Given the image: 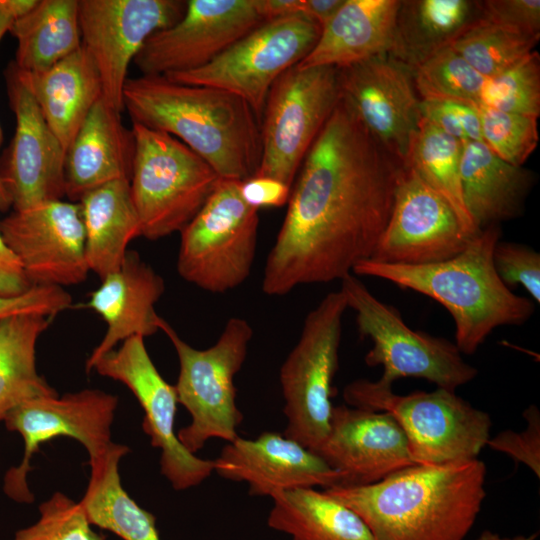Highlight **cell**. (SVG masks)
<instances>
[{
  "instance_id": "1",
  "label": "cell",
  "mask_w": 540,
  "mask_h": 540,
  "mask_svg": "<svg viewBox=\"0 0 540 540\" xmlns=\"http://www.w3.org/2000/svg\"><path fill=\"white\" fill-rule=\"evenodd\" d=\"M342 100L308 151L262 279L269 296L327 283L369 259L403 169Z\"/></svg>"
},
{
  "instance_id": "2",
  "label": "cell",
  "mask_w": 540,
  "mask_h": 540,
  "mask_svg": "<svg viewBox=\"0 0 540 540\" xmlns=\"http://www.w3.org/2000/svg\"><path fill=\"white\" fill-rule=\"evenodd\" d=\"M477 459L413 464L363 486L324 489L367 524L375 540H464L486 497Z\"/></svg>"
},
{
  "instance_id": "3",
  "label": "cell",
  "mask_w": 540,
  "mask_h": 540,
  "mask_svg": "<svg viewBox=\"0 0 540 540\" xmlns=\"http://www.w3.org/2000/svg\"><path fill=\"white\" fill-rule=\"evenodd\" d=\"M122 101L132 123L180 140L221 179L241 182L257 173L261 120L239 96L165 76L140 75L128 77Z\"/></svg>"
},
{
  "instance_id": "4",
  "label": "cell",
  "mask_w": 540,
  "mask_h": 540,
  "mask_svg": "<svg viewBox=\"0 0 540 540\" xmlns=\"http://www.w3.org/2000/svg\"><path fill=\"white\" fill-rule=\"evenodd\" d=\"M500 237V226L493 225L450 259L420 265L365 259L352 273L388 280L441 304L453 318L455 345L462 354L471 355L494 329L522 325L535 311V304L513 293L495 270L493 252Z\"/></svg>"
},
{
  "instance_id": "5",
  "label": "cell",
  "mask_w": 540,
  "mask_h": 540,
  "mask_svg": "<svg viewBox=\"0 0 540 540\" xmlns=\"http://www.w3.org/2000/svg\"><path fill=\"white\" fill-rule=\"evenodd\" d=\"M343 398L349 406L392 416L407 438L415 464L477 459L490 438L489 414L443 388L398 395L392 387L358 379L345 386Z\"/></svg>"
},
{
  "instance_id": "6",
  "label": "cell",
  "mask_w": 540,
  "mask_h": 540,
  "mask_svg": "<svg viewBox=\"0 0 540 540\" xmlns=\"http://www.w3.org/2000/svg\"><path fill=\"white\" fill-rule=\"evenodd\" d=\"M160 331L177 353L179 375L174 386L178 403L191 416L190 424L177 432L179 441L193 454L212 438L233 441L244 417L236 404L234 377L246 360L253 337L250 323L231 317L216 343L206 349L186 343L163 318Z\"/></svg>"
},
{
  "instance_id": "7",
  "label": "cell",
  "mask_w": 540,
  "mask_h": 540,
  "mask_svg": "<svg viewBox=\"0 0 540 540\" xmlns=\"http://www.w3.org/2000/svg\"><path fill=\"white\" fill-rule=\"evenodd\" d=\"M131 129L135 153L129 184L141 236L157 240L181 232L221 178L175 137L136 123Z\"/></svg>"
},
{
  "instance_id": "8",
  "label": "cell",
  "mask_w": 540,
  "mask_h": 540,
  "mask_svg": "<svg viewBox=\"0 0 540 540\" xmlns=\"http://www.w3.org/2000/svg\"><path fill=\"white\" fill-rule=\"evenodd\" d=\"M340 290L356 313L359 334L372 341L364 361L382 366L380 385L392 387L400 378L413 377L455 392L477 376L454 342L411 329L394 306L375 297L353 273L341 279Z\"/></svg>"
},
{
  "instance_id": "9",
  "label": "cell",
  "mask_w": 540,
  "mask_h": 540,
  "mask_svg": "<svg viewBox=\"0 0 540 540\" xmlns=\"http://www.w3.org/2000/svg\"><path fill=\"white\" fill-rule=\"evenodd\" d=\"M346 309L341 290L328 293L306 316L300 337L280 368L287 420L283 434L311 451L323 442L330 427L332 382Z\"/></svg>"
},
{
  "instance_id": "10",
  "label": "cell",
  "mask_w": 540,
  "mask_h": 540,
  "mask_svg": "<svg viewBox=\"0 0 540 540\" xmlns=\"http://www.w3.org/2000/svg\"><path fill=\"white\" fill-rule=\"evenodd\" d=\"M258 210L244 202L239 182L220 179L204 206L180 232L179 275L211 292L225 293L250 275L256 255Z\"/></svg>"
},
{
  "instance_id": "11",
  "label": "cell",
  "mask_w": 540,
  "mask_h": 540,
  "mask_svg": "<svg viewBox=\"0 0 540 540\" xmlns=\"http://www.w3.org/2000/svg\"><path fill=\"white\" fill-rule=\"evenodd\" d=\"M320 33V26L303 13L267 20L209 64L165 77L239 96L261 120L272 85L308 55Z\"/></svg>"
},
{
  "instance_id": "12",
  "label": "cell",
  "mask_w": 540,
  "mask_h": 540,
  "mask_svg": "<svg viewBox=\"0 0 540 540\" xmlns=\"http://www.w3.org/2000/svg\"><path fill=\"white\" fill-rule=\"evenodd\" d=\"M339 100L336 68L296 65L283 73L265 101L262 156L255 175L277 179L292 188L308 151Z\"/></svg>"
},
{
  "instance_id": "13",
  "label": "cell",
  "mask_w": 540,
  "mask_h": 540,
  "mask_svg": "<svg viewBox=\"0 0 540 540\" xmlns=\"http://www.w3.org/2000/svg\"><path fill=\"white\" fill-rule=\"evenodd\" d=\"M118 405L116 396L97 389H84L61 397L49 396L27 401L10 411L3 420L9 431L24 441V455L18 466L4 476V492L19 503H31L27 475L30 461L43 443L66 436L79 441L89 460L103 454L113 443L111 426Z\"/></svg>"
},
{
  "instance_id": "14",
  "label": "cell",
  "mask_w": 540,
  "mask_h": 540,
  "mask_svg": "<svg viewBox=\"0 0 540 540\" xmlns=\"http://www.w3.org/2000/svg\"><path fill=\"white\" fill-rule=\"evenodd\" d=\"M92 370L123 383L134 394L144 411L142 428L151 445L161 450V473L175 490L195 487L214 472L213 460L199 458L179 441L175 432V386L157 370L143 337L126 339L118 349L103 355Z\"/></svg>"
},
{
  "instance_id": "15",
  "label": "cell",
  "mask_w": 540,
  "mask_h": 540,
  "mask_svg": "<svg viewBox=\"0 0 540 540\" xmlns=\"http://www.w3.org/2000/svg\"><path fill=\"white\" fill-rule=\"evenodd\" d=\"M181 0H79L82 46L100 75L103 99L123 112L130 64L147 41L183 16Z\"/></svg>"
},
{
  "instance_id": "16",
  "label": "cell",
  "mask_w": 540,
  "mask_h": 540,
  "mask_svg": "<svg viewBox=\"0 0 540 540\" xmlns=\"http://www.w3.org/2000/svg\"><path fill=\"white\" fill-rule=\"evenodd\" d=\"M480 232L468 229L439 193L404 166L390 218L369 259L403 265L441 262L461 253Z\"/></svg>"
},
{
  "instance_id": "17",
  "label": "cell",
  "mask_w": 540,
  "mask_h": 540,
  "mask_svg": "<svg viewBox=\"0 0 540 540\" xmlns=\"http://www.w3.org/2000/svg\"><path fill=\"white\" fill-rule=\"evenodd\" d=\"M263 22L256 0H189L180 20L152 34L133 63L141 75L195 70Z\"/></svg>"
},
{
  "instance_id": "18",
  "label": "cell",
  "mask_w": 540,
  "mask_h": 540,
  "mask_svg": "<svg viewBox=\"0 0 540 540\" xmlns=\"http://www.w3.org/2000/svg\"><path fill=\"white\" fill-rule=\"evenodd\" d=\"M3 239L31 285L72 286L89 267L79 203L47 201L13 210L0 221Z\"/></svg>"
},
{
  "instance_id": "19",
  "label": "cell",
  "mask_w": 540,
  "mask_h": 540,
  "mask_svg": "<svg viewBox=\"0 0 540 540\" xmlns=\"http://www.w3.org/2000/svg\"><path fill=\"white\" fill-rule=\"evenodd\" d=\"M15 132L0 164V179L13 210L62 200L66 150L45 121L35 99L11 62L5 70Z\"/></svg>"
},
{
  "instance_id": "20",
  "label": "cell",
  "mask_w": 540,
  "mask_h": 540,
  "mask_svg": "<svg viewBox=\"0 0 540 540\" xmlns=\"http://www.w3.org/2000/svg\"><path fill=\"white\" fill-rule=\"evenodd\" d=\"M338 70L342 100L375 140L405 166L421 120L412 72L390 54Z\"/></svg>"
},
{
  "instance_id": "21",
  "label": "cell",
  "mask_w": 540,
  "mask_h": 540,
  "mask_svg": "<svg viewBox=\"0 0 540 540\" xmlns=\"http://www.w3.org/2000/svg\"><path fill=\"white\" fill-rule=\"evenodd\" d=\"M313 452L340 474L337 486L373 484L415 464L392 416L349 405L333 407L328 434Z\"/></svg>"
},
{
  "instance_id": "22",
  "label": "cell",
  "mask_w": 540,
  "mask_h": 540,
  "mask_svg": "<svg viewBox=\"0 0 540 540\" xmlns=\"http://www.w3.org/2000/svg\"><path fill=\"white\" fill-rule=\"evenodd\" d=\"M213 465L220 477L247 483L252 496L273 498L286 491L317 486L326 489L341 482L340 474L313 451L272 431L227 442Z\"/></svg>"
},
{
  "instance_id": "23",
  "label": "cell",
  "mask_w": 540,
  "mask_h": 540,
  "mask_svg": "<svg viewBox=\"0 0 540 540\" xmlns=\"http://www.w3.org/2000/svg\"><path fill=\"white\" fill-rule=\"evenodd\" d=\"M101 280L83 305L101 316L107 325L102 340L86 361L87 372L118 343L160 331L162 320L155 305L165 291V282L136 251L128 250L121 266Z\"/></svg>"
},
{
  "instance_id": "24",
  "label": "cell",
  "mask_w": 540,
  "mask_h": 540,
  "mask_svg": "<svg viewBox=\"0 0 540 540\" xmlns=\"http://www.w3.org/2000/svg\"><path fill=\"white\" fill-rule=\"evenodd\" d=\"M121 113L100 98L66 150L65 196L72 202L111 181H130L135 139Z\"/></svg>"
},
{
  "instance_id": "25",
  "label": "cell",
  "mask_w": 540,
  "mask_h": 540,
  "mask_svg": "<svg viewBox=\"0 0 540 540\" xmlns=\"http://www.w3.org/2000/svg\"><path fill=\"white\" fill-rule=\"evenodd\" d=\"M400 5L401 0H345L297 66L343 69L390 54Z\"/></svg>"
},
{
  "instance_id": "26",
  "label": "cell",
  "mask_w": 540,
  "mask_h": 540,
  "mask_svg": "<svg viewBox=\"0 0 540 540\" xmlns=\"http://www.w3.org/2000/svg\"><path fill=\"white\" fill-rule=\"evenodd\" d=\"M17 71L45 121L67 150L88 113L103 96L100 75L91 56L81 46L44 70Z\"/></svg>"
},
{
  "instance_id": "27",
  "label": "cell",
  "mask_w": 540,
  "mask_h": 540,
  "mask_svg": "<svg viewBox=\"0 0 540 540\" xmlns=\"http://www.w3.org/2000/svg\"><path fill=\"white\" fill-rule=\"evenodd\" d=\"M460 178L464 204L478 230L520 216L534 183L530 171L475 141L462 144Z\"/></svg>"
},
{
  "instance_id": "28",
  "label": "cell",
  "mask_w": 540,
  "mask_h": 540,
  "mask_svg": "<svg viewBox=\"0 0 540 540\" xmlns=\"http://www.w3.org/2000/svg\"><path fill=\"white\" fill-rule=\"evenodd\" d=\"M85 232L87 264L101 279L122 264L129 243L141 236L130 184L118 179L86 193L78 202Z\"/></svg>"
},
{
  "instance_id": "29",
  "label": "cell",
  "mask_w": 540,
  "mask_h": 540,
  "mask_svg": "<svg viewBox=\"0 0 540 540\" xmlns=\"http://www.w3.org/2000/svg\"><path fill=\"white\" fill-rule=\"evenodd\" d=\"M481 16V1H401L390 55L412 72L425 59L450 46Z\"/></svg>"
},
{
  "instance_id": "30",
  "label": "cell",
  "mask_w": 540,
  "mask_h": 540,
  "mask_svg": "<svg viewBox=\"0 0 540 540\" xmlns=\"http://www.w3.org/2000/svg\"><path fill=\"white\" fill-rule=\"evenodd\" d=\"M128 451L127 446L112 443L103 454L88 461L90 479L79 503L92 526L123 540H161L155 516L122 487L119 462Z\"/></svg>"
},
{
  "instance_id": "31",
  "label": "cell",
  "mask_w": 540,
  "mask_h": 540,
  "mask_svg": "<svg viewBox=\"0 0 540 540\" xmlns=\"http://www.w3.org/2000/svg\"><path fill=\"white\" fill-rule=\"evenodd\" d=\"M271 499L267 524L291 540H375L359 515L325 491L301 488Z\"/></svg>"
},
{
  "instance_id": "32",
  "label": "cell",
  "mask_w": 540,
  "mask_h": 540,
  "mask_svg": "<svg viewBox=\"0 0 540 540\" xmlns=\"http://www.w3.org/2000/svg\"><path fill=\"white\" fill-rule=\"evenodd\" d=\"M17 42L14 64L25 72L51 67L82 46L79 0H37L9 32Z\"/></svg>"
},
{
  "instance_id": "33",
  "label": "cell",
  "mask_w": 540,
  "mask_h": 540,
  "mask_svg": "<svg viewBox=\"0 0 540 540\" xmlns=\"http://www.w3.org/2000/svg\"><path fill=\"white\" fill-rule=\"evenodd\" d=\"M50 320L24 314L0 322V421L27 401L58 395L36 365L37 341Z\"/></svg>"
},
{
  "instance_id": "34",
  "label": "cell",
  "mask_w": 540,
  "mask_h": 540,
  "mask_svg": "<svg viewBox=\"0 0 540 540\" xmlns=\"http://www.w3.org/2000/svg\"><path fill=\"white\" fill-rule=\"evenodd\" d=\"M462 144V141L421 117L405 166L411 167L439 193L468 229L480 232L463 201L460 178Z\"/></svg>"
},
{
  "instance_id": "35",
  "label": "cell",
  "mask_w": 540,
  "mask_h": 540,
  "mask_svg": "<svg viewBox=\"0 0 540 540\" xmlns=\"http://www.w3.org/2000/svg\"><path fill=\"white\" fill-rule=\"evenodd\" d=\"M538 39L482 16L465 29L450 47L477 72L490 78L514 65L533 51Z\"/></svg>"
},
{
  "instance_id": "36",
  "label": "cell",
  "mask_w": 540,
  "mask_h": 540,
  "mask_svg": "<svg viewBox=\"0 0 540 540\" xmlns=\"http://www.w3.org/2000/svg\"><path fill=\"white\" fill-rule=\"evenodd\" d=\"M420 99L480 103L486 78L450 46L434 53L412 71Z\"/></svg>"
},
{
  "instance_id": "37",
  "label": "cell",
  "mask_w": 540,
  "mask_h": 540,
  "mask_svg": "<svg viewBox=\"0 0 540 540\" xmlns=\"http://www.w3.org/2000/svg\"><path fill=\"white\" fill-rule=\"evenodd\" d=\"M480 103L503 112L538 118L540 114V56L532 51L511 67L486 78Z\"/></svg>"
},
{
  "instance_id": "38",
  "label": "cell",
  "mask_w": 540,
  "mask_h": 540,
  "mask_svg": "<svg viewBox=\"0 0 540 540\" xmlns=\"http://www.w3.org/2000/svg\"><path fill=\"white\" fill-rule=\"evenodd\" d=\"M477 109L482 142L505 162L522 167L539 141L537 118L503 112L481 103Z\"/></svg>"
},
{
  "instance_id": "39",
  "label": "cell",
  "mask_w": 540,
  "mask_h": 540,
  "mask_svg": "<svg viewBox=\"0 0 540 540\" xmlns=\"http://www.w3.org/2000/svg\"><path fill=\"white\" fill-rule=\"evenodd\" d=\"M39 519L15 533L13 540H106L87 520L79 502L61 492L39 506Z\"/></svg>"
},
{
  "instance_id": "40",
  "label": "cell",
  "mask_w": 540,
  "mask_h": 540,
  "mask_svg": "<svg viewBox=\"0 0 540 540\" xmlns=\"http://www.w3.org/2000/svg\"><path fill=\"white\" fill-rule=\"evenodd\" d=\"M493 263L501 281L509 288L522 286L540 302V254L531 247L499 241L493 252Z\"/></svg>"
},
{
  "instance_id": "41",
  "label": "cell",
  "mask_w": 540,
  "mask_h": 540,
  "mask_svg": "<svg viewBox=\"0 0 540 540\" xmlns=\"http://www.w3.org/2000/svg\"><path fill=\"white\" fill-rule=\"evenodd\" d=\"M421 117L459 141L482 142L477 104L455 100L420 99Z\"/></svg>"
},
{
  "instance_id": "42",
  "label": "cell",
  "mask_w": 540,
  "mask_h": 540,
  "mask_svg": "<svg viewBox=\"0 0 540 540\" xmlns=\"http://www.w3.org/2000/svg\"><path fill=\"white\" fill-rule=\"evenodd\" d=\"M526 427L522 431L503 430L490 437L486 446L505 453L516 462L527 466L540 478V412L536 405H530L523 412Z\"/></svg>"
},
{
  "instance_id": "43",
  "label": "cell",
  "mask_w": 540,
  "mask_h": 540,
  "mask_svg": "<svg viewBox=\"0 0 540 540\" xmlns=\"http://www.w3.org/2000/svg\"><path fill=\"white\" fill-rule=\"evenodd\" d=\"M71 306L72 297L64 288L53 285H33L17 296L0 294V322L24 314L52 318Z\"/></svg>"
},
{
  "instance_id": "44",
  "label": "cell",
  "mask_w": 540,
  "mask_h": 540,
  "mask_svg": "<svg viewBox=\"0 0 540 540\" xmlns=\"http://www.w3.org/2000/svg\"><path fill=\"white\" fill-rule=\"evenodd\" d=\"M481 10L484 19L539 40V0L481 1Z\"/></svg>"
},
{
  "instance_id": "45",
  "label": "cell",
  "mask_w": 540,
  "mask_h": 540,
  "mask_svg": "<svg viewBox=\"0 0 540 540\" xmlns=\"http://www.w3.org/2000/svg\"><path fill=\"white\" fill-rule=\"evenodd\" d=\"M239 192L246 204L259 211L288 203L291 187L271 177L254 175L239 182Z\"/></svg>"
},
{
  "instance_id": "46",
  "label": "cell",
  "mask_w": 540,
  "mask_h": 540,
  "mask_svg": "<svg viewBox=\"0 0 540 540\" xmlns=\"http://www.w3.org/2000/svg\"><path fill=\"white\" fill-rule=\"evenodd\" d=\"M31 286L21 264L5 243L0 231V294L17 296Z\"/></svg>"
},
{
  "instance_id": "47",
  "label": "cell",
  "mask_w": 540,
  "mask_h": 540,
  "mask_svg": "<svg viewBox=\"0 0 540 540\" xmlns=\"http://www.w3.org/2000/svg\"><path fill=\"white\" fill-rule=\"evenodd\" d=\"M37 0H0V41L9 32L13 21L31 10ZM3 133L0 126V145ZM11 207L9 197L0 179V211L6 212Z\"/></svg>"
},
{
  "instance_id": "48",
  "label": "cell",
  "mask_w": 540,
  "mask_h": 540,
  "mask_svg": "<svg viewBox=\"0 0 540 540\" xmlns=\"http://www.w3.org/2000/svg\"><path fill=\"white\" fill-rule=\"evenodd\" d=\"M345 0H301L300 12L322 29L336 14Z\"/></svg>"
},
{
  "instance_id": "49",
  "label": "cell",
  "mask_w": 540,
  "mask_h": 540,
  "mask_svg": "<svg viewBox=\"0 0 540 540\" xmlns=\"http://www.w3.org/2000/svg\"><path fill=\"white\" fill-rule=\"evenodd\" d=\"M256 6L264 21L301 13V0H256Z\"/></svg>"
},
{
  "instance_id": "50",
  "label": "cell",
  "mask_w": 540,
  "mask_h": 540,
  "mask_svg": "<svg viewBox=\"0 0 540 540\" xmlns=\"http://www.w3.org/2000/svg\"><path fill=\"white\" fill-rule=\"evenodd\" d=\"M536 534L532 535H516V536H502L496 532L485 530L476 540H535Z\"/></svg>"
}]
</instances>
